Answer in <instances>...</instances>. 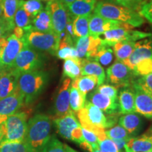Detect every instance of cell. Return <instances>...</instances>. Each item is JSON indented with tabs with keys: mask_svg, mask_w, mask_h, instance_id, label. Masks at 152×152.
Returning a JSON list of instances; mask_svg holds the SVG:
<instances>
[{
	"mask_svg": "<svg viewBox=\"0 0 152 152\" xmlns=\"http://www.w3.org/2000/svg\"><path fill=\"white\" fill-rule=\"evenodd\" d=\"M77 115L82 128L94 132L99 142L107 138L104 130L113 126L117 121L116 115H109L106 117L102 110L87 100L85 106L77 111Z\"/></svg>",
	"mask_w": 152,
	"mask_h": 152,
	"instance_id": "6da1fadb",
	"label": "cell"
},
{
	"mask_svg": "<svg viewBox=\"0 0 152 152\" xmlns=\"http://www.w3.org/2000/svg\"><path fill=\"white\" fill-rule=\"evenodd\" d=\"M48 81V74L39 70L18 73L17 90L23 98L25 103L28 104L33 102L42 92Z\"/></svg>",
	"mask_w": 152,
	"mask_h": 152,
	"instance_id": "7a4b0ae2",
	"label": "cell"
},
{
	"mask_svg": "<svg viewBox=\"0 0 152 152\" xmlns=\"http://www.w3.org/2000/svg\"><path fill=\"white\" fill-rule=\"evenodd\" d=\"M52 129L51 120L45 114H37L28 123L25 141L36 152H39L49 139Z\"/></svg>",
	"mask_w": 152,
	"mask_h": 152,
	"instance_id": "3957f363",
	"label": "cell"
},
{
	"mask_svg": "<svg viewBox=\"0 0 152 152\" xmlns=\"http://www.w3.org/2000/svg\"><path fill=\"white\" fill-rule=\"evenodd\" d=\"M94 13L105 18L129 24L132 27H139L144 23L143 17L134 10L113 3L99 1Z\"/></svg>",
	"mask_w": 152,
	"mask_h": 152,
	"instance_id": "277c9868",
	"label": "cell"
},
{
	"mask_svg": "<svg viewBox=\"0 0 152 152\" xmlns=\"http://www.w3.org/2000/svg\"><path fill=\"white\" fill-rule=\"evenodd\" d=\"M22 40L31 48L56 55L59 47L61 37L54 31L43 33L31 28L26 32Z\"/></svg>",
	"mask_w": 152,
	"mask_h": 152,
	"instance_id": "5b68a950",
	"label": "cell"
},
{
	"mask_svg": "<svg viewBox=\"0 0 152 152\" xmlns=\"http://www.w3.org/2000/svg\"><path fill=\"white\" fill-rule=\"evenodd\" d=\"M27 114L16 112L10 115L1 125L4 136L1 142H18L24 141L27 132Z\"/></svg>",
	"mask_w": 152,
	"mask_h": 152,
	"instance_id": "8992f818",
	"label": "cell"
},
{
	"mask_svg": "<svg viewBox=\"0 0 152 152\" xmlns=\"http://www.w3.org/2000/svg\"><path fill=\"white\" fill-rule=\"evenodd\" d=\"M44 64L42 55L25 45L14 61L13 69L18 73L39 71Z\"/></svg>",
	"mask_w": 152,
	"mask_h": 152,
	"instance_id": "52a82bcc",
	"label": "cell"
},
{
	"mask_svg": "<svg viewBox=\"0 0 152 152\" xmlns=\"http://www.w3.org/2000/svg\"><path fill=\"white\" fill-rule=\"evenodd\" d=\"M151 33H144L137 30H131L124 28H117L108 30L103 34L104 38H101L102 46L113 47L115 43L122 41L137 42L151 36Z\"/></svg>",
	"mask_w": 152,
	"mask_h": 152,
	"instance_id": "ba28073f",
	"label": "cell"
},
{
	"mask_svg": "<svg viewBox=\"0 0 152 152\" xmlns=\"http://www.w3.org/2000/svg\"><path fill=\"white\" fill-rule=\"evenodd\" d=\"M46 9L50 14L53 31L61 37L67 24L68 18L67 9L60 0L48 2Z\"/></svg>",
	"mask_w": 152,
	"mask_h": 152,
	"instance_id": "9c48e42d",
	"label": "cell"
},
{
	"mask_svg": "<svg viewBox=\"0 0 152 152\" xmlns=\"http://www.w3.org/2000/svg\"><path fill=\"white\" fill-rule=\"evenodd\" d=\"M25 45L26 44L22 39H18L14 34L7 37L6 45L0 50L3 70L13 68L15 60Z\"/></svg>",
	"mask_w": 152,
	"mask_h": 152,
	"instance_id": "30bf717a",
	"label": "cell"
},
{
	"mask_svg": "<svg viewBox=\"0 0 152 152\" xmlns=\"http://www.w3.org/2000/svg\"><path fill=\"white\" fill-rule=\"evenodd\" d=\"M107 80L117 87H127L132 79V71L125 64L116 61L106 70Z\"/></svg>",
	"mask_w": 152,
	"mask_h": 152,
	"instance_id": "8fae6325",
	"label": "cell"
},
{
	"mask_svg": "<svg viewBox=\"0 0 152 152\" xmlns=\"http://www.w3.org/2000/svg\"><path fill=\"white\" fill-rule=\"evenodd\" d=\"M132 26L130 25L121 23L116 20H110L104 18L96 14H91L90 23H89V31L90 35L94 37H99L108 30L117 28H124L130 29Z\"/></svg>",
	"mask_w": 152,
	"mask_h": 152,
	"instance_id": "7c38bea8",
	"label": "cell"
},
{
	"mask_svg": "<svg viewBox=\"0 0 152 152\" xmlns=\"http://www.w3.org/2000/svg\"><path fill=\"white\" fill-rule=\"evenodd\" d=\"M75 43L77 58L80 59L93 60L102 46L101 37L92 35L77 38Z\"/></svg>",
	"mask_w": 152,
	"mask_h": 152,
	"instance_id": "4fadbf2b",
	"label": "cell"
},
{
	"mask_svg": "<svg viewBox=\"0 0 152 152\" xmlns=\"http://www.w3.org/2000/svg\"><path fill=\"white\" fill-rule=\"evenodd\" d=\"M71 87V80L66 78L63 81L58 92L55 98L53 112L55 118L61 117L67 114L70 111V90Z\"/></svg>",
	"mask_w": 152,
	"mask_h": 152,
	"instance_id": "5bb4252c",
	"label": "cell"
},
{
	"mask_svg": "<svg viewBox=\"0 0 152 152\" xmlns=\"http://www.w3.org/2000/svg\"><path fill=\"white\" fill-rule=\"evenodd\" d=\"M150 57H152V35L137 41L132 54L123 63L132 71L138 62Z\"/></svg>",
	"mask_w": 152,
	"mask_h": 152,
	"instance_id": "9a60e30c",
	"label": "cell"
},
{
	"mask_svg": "<svg viewBox=\"0 0 152 152\" xmlns=\"http://www.w3.org/2000/svg\"><path fill=\"white\" fill-rule=\"evenodd\" d=\"M23 98L16 90L12 94L0 99V125L3 124L8 117L16 113L23 104Z\"/></svg>",
	"mask_w": 152,
	"mask_h": 152,
	"instance_id": "2e32d148",
	"label": "cell"
},
{
	"mask_svg": "<svg viewBox=\"0 0 152 152\" xmlns=\"http://www.w3.org/2000/svg\"><path fill=\"white\" fill-rule=\"evenodd\" d=\"M135 112L148 119H152V96L132 83Z\"/></svg>",
	"mask_w": 152,
	"mask_h": 152,
	"instance_id": "e0dca14e",
	"label": "cell"
},
{
	"mask_svg": "<svg viewBox=\"0 0 152 152\" xmlns=\"http://www.w3.org/2000/svg\"><path fill=\"white\" fill-rule=\"evenodd\" d=\"M88 101L108 115H115L119 113L118 101L112 99L96 90L89 94Z\"/></svg>",
	"mask_w": 152,
	"mask_h": 152,
	"instance_id": "ac0fdd59",
	"label": "cell"
},
{
	"mask_svg": "<svg viewBox=\"0 0 152 152\" xmlns=\"http://www.w3.org/2000/svg\"><path fill=\"white\" fill-rule=\"evenodd\" d=\"M125 152H147L152 150V125L142 135L131 137L125 146Z\"/></svg>",
	"mask_w": 152,
	"mask_h": 152,
	"instance_id": "d6986e66",
	"label": "cell"
},
{
	"mask_svg": "<svg viewBox=\"0 0 152 152\" xmlns=\"http://www.w3.org/2000/svg\"><path fill=\"white\" fill-rule=\"evenodd\" d=\"M54 123L58 134L62 137L69 140H71V132L73 130L80 126L79 121L72 111H70L67 114L61 117L54 118Z\"/></svg>",
	"mask_w": 152,
	"mask_h": 152,
	"instance_id": "ffe728a7",
	"label": "cell"
},
{
	"mask_svg": "<svg viewBox=\"0 0 152 152\" xmlns=\"http://www.w3.org/2000/svg\"><path fill=\"white\" fill-rule=\"evenodd\" d=\"M18 72L14 69H4L0 73V99L12 94L17 90Z\"/></svg>",
	"mask_w": 152,
	"mask_h": 152,
	"instance_id": "44dd1931",
	"label": "cell"
},
{
	"mask_svg": "<svg viewBox=\"0 0 152 152\" xmlns=\"http://www.w3.org/2000/svg\"><path fill=\"white\" fill-rule=\"evenodd\" d=\"M96 3L97 0H75L66 8L68 14L75 18L92 14Z\"/></svg>",
	"mask_w": 152,
	"mask_h": 152,
	"instance_id": "7402d4cb",
	"label": "cell"
},
{
	"mask_svg": "<svg viewBox=\"0 0 152 152\" xmlns=\"http://www.w3.org/2000/svg\"><path fill=\"white\" fill-rule=\"evenodd\" d=\"M81 75H94L98 78V85L104 83L106 79L104 69L100 64L93 60L83 58L80 64Z\"/></svg>",
	"mask_w": 152,
	"mask_h": 152,
	"instance_id": "603a6c76",
	"label": "cell"
},
{
	"mask_svg": "<svg viewBox=\"0 0 152 152\" xmlns=\"http://www.w3.org/2000/svg\"><path fill=\"white\" fill-rule=\"evenodd\" d=\"M119 125L125 129L130 135H136L142 130L143 121L138 114L128 113L120 117Z\"/></svg>",
	"mask_w": 152,
	"mask_h": 152,
	"instance_id": "cb8c5ba5",
	"label": "cell"
},
{
	"mask_svg": "<svg viewBox=\"0 0 152 152\" xmlns=\"http://www.w3.org/2000/svg\"><path fill=\"white\" fill-rule=\"evenodd\" d=\"M119 113L128 114L135 113L134 92L130 89L123 88L121 91L118 97Z\"/></svg>",
	"mask_w": 152,
	"mask_h": 152,
	"instance_id": "d4e9b609",
	"label": "cell"
},
{
	"mask_svg": "<svg viewBox=\"0 0 152 152\" xmlns=\"http://www.w3.org/2000/svg\"><path fill=\"white\" fill-rule=\"evenodd\" d=\"M32 29L36 31L48 33L53 31L50 14L47 9H43L32 19Z\"/></svg>",
	"mask_w": 152,
	"mask_h": 152,
	"instance_id": "484cf974",
	"label": "cell"
},
{
	"mask_svg": "<svg viewBox=\"0 0 152 152\" xmlns=\"http://www.w3.org/2000/svg\"><path fill=\"white\" fill-rule=\"evenodd\" d=\"M96 85H98V78L94 75L80 76L71 82L72 87L77 89L85 95L94 90Z\"/></svg>",
	"mask_w": 152,
	"mask_h": 152,
	"instance_id": "4316f807",
	"label": "cell"
},
{
	"mask_svg": "<svg viewBox=\"0 0 152 152\" xmlns=\"http://www.w3.org/2000/svg\"><path fill=\"white\" fill-rule=\"evenodd\" d=\"M91 14L73 18V31L75 39H77V38L90 35L89 23H90Z\"/></svg>",
	"mask_w": 152,
	"mask_h": 152,
	"instance_id": "83f0119b",
	"label": "cell"
},
{
	"mask_svg": "<svg viewBox=\"0 0 152 152\" xmlns=\"http://www.w3.org/2000/svg\"><path fill=\"white\" fill-rule=\"evenodd\" d=\"M136 42L122 41L113 45V49L117 61L123 62L128 58L134 51Z\"/></svg>",
	"mask_w": 152,
	"mask_h": 152,
	"instance_id": "f1b7e54d",
	"label": "cell"
},
{
	"mask_svg": "<svg viewBox=\"0 0 152 152\" xmlns=\"http://www.w3.org/2000/svg\"><path fill=\"white\" fill-rule=\"evenodd\" d=\"M80 58H68L65 60L63 68L64 76H66L70 79H75L81 75V64Z\"/></svg>",
	"mask_w": 152,
	"mask_h": 152,
	"instance_id": "f546056e",
	"label": "cell"
},
{
	"mask_svg": "<svg viewBox=\"0 0 152 152\" xmlns=\"http://www.w3.org/2000/svg\"><path fill=\"white\" fill-rule=\"evenodd\" d=\"M0 152H36L26 141L18 142H1Z\"/></svg>",
	"mask_w": 152,
	"mask_h": 152,
	"instance_id": "4dcf8cb0",
	"label": "cell"
},
{
	"mask_svg": "<svg viewBox=\"0 0 152 152\" xmlns=\"http://www.w3.org/2000/svg\"><path fill=\"white\" fill-rule=\"evenodd\" d=\"M86 102V95L83 92L71 87L70 90V108L72 111L77 112L83 109Z\"/></svg>",
	"mask_w": 152,
	"mask_h": 152,
	"instance_id": "1f68e13d",
	"label": "cell"
},
{
	"mask_svg": "<svg viewBox=\"0 0 152 152\" xmlns=\"http://www.w3.org/2000/svg\"><path fill=\"white\" fill-rule=\"evenodd\" d=\"M20 0H1L4 16L7 21L14 24V16L20 5Z\"/></svg>",
	"mask_w": 152,
	"mask_h": 152,
	"instance_id": "d6a6232c",
	"label": "cell"
},
{
	"mask_svg": "<svg viewBox=\"0 0 152 152\" xmlns=\"http://www.w3.org/2000/svg\"><path fill=\"white\" fill-rule=\"evenodd\" d=\"M31 21L32 18L28 16V14L23 9L20 2V5H19L18 10L16 11V14L14 16L15 26H16V27L24 29L27 32L28 30H29L32 28Z\"/></svg>",
	"mask_w": 152,
	"mask_h": 152,
	"instance_id": "836d02e7",
	"label": "cell"
},
{
	"mask_svg": "<svg viewBox=\"0 0 152 152\" xmlns=\"http://www.w3.org/2000/svg\"><path fill=\"white\" fill-rule=\"evenodd\" d=\"M113 59V51L109 47L101 46L93 61L98 62L101 65L109 66Z\"/></svg>",
	"mask_w": 152,
	"mask_h": 152,
	"instance_id": "e575fe53",
	"label": "cell"
},
{
	"mask_svg": "<svg viewBox=\"0 0 152 152\" xmlns=\"http://www.w3.org/2000/svg\"><path fill=\"white\" fill-rule=\"evenodd\" d=\"M20 5L32 19L43 10V4L40 0H21Z\"/></svg>",
	"mask_w": 152,
	"mask_h": 152,
	"instance_id": "d590c367",
	"label": "cell"
},
{
	"mask_svg": "<svg viewBox=\"0 0 152 152\" xmlns=\"http://www.w3.org/2000/svg\"><path fill=\"white\" fill-rule=\"evenodd\" d=\"M134 76H144L152 73V57L140 61L132 70Z\"/></svg>",
	"mask_w": 152,
	"mask_h": 152,
	"instance_id": "8d00e7d4",
	"label": "cell"
},
{
	"mask_svg": "<svg viewBox=\"0 0 152 152\" xmlns=\"http://www.w3.org/2000/svg\"><path fill=\"white\" fill-rule=\"evenodd\" d=\"M39 152H65L64 144L54 135H52Z\"/></svg>",
	"mask_w": 152,
	"mask_h": 152,
	"instance_id": "74e56055",
	"label": "cell"
},
{
	"mask_svg": "<svg viewBox=\"0 0 152 152\" xmlns=\"http://www.w3.org/2000/svg\"><path fill=\"white\" fill-rule=\"evenodd\" d=\"M105 134L106 137L111 140H122L131 137L126 130L121 125H116L110 130L105 131Z\"/></svg>",
	"mask_w": 152,
	"mask_h": 152,
	"instance_id": "f35d334b",
	"label": "cell"
},
{
	"mask_svg": "<svg viewBox=\"0 0 152 152\" xmlns=\"http://www.w3.org/2000/svg\"><path fill=\"white\" fill-rule=\"evenodd\" d=\"M132 83L138 85L144 92L152 96V73L141 76L136 80H132Z\"/></svg>",
	"mask_w": 152,
	"mask_h": 152,
	"instance_id": "ab89813d",
	"label": "cell"
},
{
	"mask_svg": "<svg viewBox=\"0 0 152 152\" xmlns=\"http://www.w3.org/2000/svg\"><path fill=\"white\" fill-rule=\"evenodd\" d=\"M96 90L101 94L105 95L112 99L118 101V89L117 87L110 85H99Z\"/></svg>",
	"mask_w": 152,
	"mask_h": 152,
	"instance_id": "60d3db41",
	"label": "cell"
},
{
	"mask_svg": "<svg viewBox=\"0 0 152 152\" xmlns=\"http://www.w3.org/2000/svg\"><path fill=\"white\" fill-rule=\"evenodd\" d=\"M99 148L101 152H119L115 142L109 138L99 142Z\"/></svg>",
	"mask_w": 152,
	"mask_h": 152,
	"instance_id": "b9f144b4",
	"label": "cell"
},
{
	"mask_svg": "<svg viewBox=\"0 0 152 152\" xmlns=\"http://www.w3.org/2000/svg\"><path fill=\"white\" fill-rule=\"evenodd\" d=\"M82 132L85 140L92 145V149L99 147V140L94 132L83 128H82Z\"/></svg>",
	"mask_w": 152,
	"mask_h": 152,
	"instance_id": "7bdbcfd3",
	"label": "cell"
},
{
	"mask_svg": "<svg viewBox=\"0 0 152 152\" xmlns=\"http://www.w3.org/2000/svg\"><path fill=\"white\" fill-rule=\"evenodd\" d=\"M15 24L7 21L4 17L0 18V38L6 37L8 33L14 30Z\"/></svg>",
	"mask_w": 152,
	"mask_h": 152,
	"instance_id": "ee69618b",
	"label": "cell"
},
{
	"mask_svg": "<svg viewBox=\"0 0 152 152\" xmlns=\"http://www.w3.org/2000/svg\"><path fill=\"white\" fill-rule=\"evenodd\" d=\"M140 14L152 24V0L142 5Z\"/></svg>",
	"mask_w": 152,
	"mask_h": 152,
	"instance_id": "f6af8a7d",
	"label": "cell"
},
{
	"mask_svg": "<svg viewBox=\"0 0 152 152\" xmlns=\"http://www.w3.org/2000/svg\"><path fill=\"white\" fill-rule=\"evenodd\" d=\"M143 0H115V2L123 7L134 10L141 4Z\"/></svg>",
	"mask_w": 152,
	"mask_h": 152,
	"instance_id": "bcb514c9",
	"label": "cell"
},
{
	"mask_svg": "<svg viewBox=\"0 0 152 152\" xmlns=\"http://www.w3.org/2000/svg\"><path fill=\"white\" fill-rule=\"evenodd\" d=\"M71 140L75 142L77 144H80L81 142L85 141L83 135V132H82V127H77L73 130L71 132Z\"/></svg>",
	"mask_w": 152,
	"mask_h": 152,
	"instance_id": "7dc6e473",
	"label": "cell"
},
{
	"mask_svg": "<svg viewBox=\"0 0 152 152\" xmlns=\"http://www.w3.org/2000/svg\"><path fill=\"white\" fill-rule=\"evenodd\" d=\"M129 139H122V140H112L115 142V145H116L118 150L119 152H125V146Z\"/></svg>",
	"mask_w": 152,
	"mask_h": 152,
	"instance_id": "c3c4849f",
	"label": "cell"
},
{
	"mask_svg": "<svg viewBox=\"0 0 152 152\" xmlns=\"http://www.w3.org/2000/svg\"><path fill=\"white\" fill-rule=\"evenodd\" d=\"M26 33V30L24 29H22V28L15 27L14 29V35L19 39H22L23 38Z\"/></svg>",
	"mask_w": 152,
	"mask_h": 152,
	"instance_id": "681fc988",
	"label": "cell"
},
{
	"mask_svg": "<svg viewBox=\"0 0 152 152\" xmlns=\"http://www.w3.org/2000/svg\"><path fill=\"white\" fill-rule=\"evenodd\" d=\"M80 147L82 148V149L86 150V151H89V152H92V151H93L92 145H91L90 144H89L88 142H87L86 141L81 142V143L80 144Z\"/></svg>",
	"mask_w": 152,
	"mask_h": 152,
	"instance_id": "f907efd6",
	"label": "cell"
},
{
	"mask_svg": "<svg viewBox=\"0 0 152 152\" xmlns=\"http://www.w3.org/2000/svg\"><path fill=\"white\" fill-rule=\"evenodd\" d=\"M61 1L63 4H64L65 7H68V5L71 4L72 2H73L74 1H75V0H60Z\"/></svg>",
	"mask_w": 152,
	"mask_h": 152,
	"instance_id": "816d5d0a",
	"label": "cell"
},
{
	"mask_svg": "<svg viewBox=\"0 0 152 152\" xmlns=\"http://www.w3.org/2000/svg\"><path fill=\"white\" fill-rule=\"evenodd\" d=\"M64 149H65V152H77L75 150L72 149L71 147H68L67 144H64Z\"/></svg>",
	"mask_w": 152,
	"mask_h": 152,
	"instance_id": "f5cc1de1",
	"label": "cell"
},
{
	"mask_svg": "<svg viewBox=\"0 0 152 152\" xmlns=\"http://www.w3.org/2000/svg\"><path fill=\"white\" fill-rule=\"evenodd\" d=\"M3 136H4L3 130H2V128H1V125H0V144H1V141H2Z\"/></svg>",
	"mask_w": 152,
	"mask_h": 152,
	"instance_id": "db71d44e",
	"label": "cell"
},
{
	"mask_svg": "<svg viewBox=\"0 0 152 152\" xmlns=\"http://www.w3.org/2000/svg\"><path fill=\"white\" fill-rule=\"evenodd\" d=\"M3 16H4L3 9H2V7H1V0H0V18H1V17H3Z\"/></svg>",
	"mask_w": 152,
	"mask_h": 152,
	"instance_id": "11a10c76",
	"label": "cell"
},
{
	"mask_svg": "<svg viewBox=\"0 0 152 152\" xmlns=\"http://www.w3.org/2000/svg\"><path fill=\"white\" fill-rule=\"evenodd\" d=\"M3 71V66L2 64H1V56H0V73Z\"/></svg>",
	"mask_w": 152,
	"mask_h": 152,
	"instance_id": "9f6ffc18",
	"label": "cell"
},
{
	"mask_svg": "<svg viewBox=\"0 0 152 152\" xmlns=\"http://www.w3.org/2000/svg\"><path fill=\"white\" fill-rule=\"evenodd\" d=\"M92 152H101L99 148L97 147V148H94V149H93V151Z\"/></svg>",
	"mask_w": 152,
	"mask_h": 152,
	"instance_id": "6f0895ef",
	"label": "cell"
},
{
	"mask_svg": "<svg viewBox=\"0 0 152 152\" xmlns=\"http://www.w3.org/2000/svg\"><path fill=\"white\" fill-rule=\"evenodd\" d=\"M106 1V2H114V1H115V0H103V1Z\"/></svg>",
	"mask_w": 152,
	"mask_h": 152,
	"instance_id": "680465c9",
	"label": "cell"
},
{
	"mask_svg": "<svg viewBox=\"0 0 152 152\" xmlns=\"http://www.w3.org/2000/svg\"><path fill=\"white\" fill-rule=\"evenodd\" d=\"M40 1H47V2H50V1H55V0H40Z\"/></svg>",
	"mask_w": 152,
	"mask_h": 152,
	"instance_id": "91938a15",
	"label": "cell"
},
{
	"mask_svg": "<svg viewBox=\"0 0 152 152\" xmlns=\"http://www.w3.org/2000/svg\"><path fill=\"white\" fill-rule=\"evenodd\" d=\"M147 152H152V150H151V151H147Z\"/></svg>",
	"mask_w": 152,
	"mask_h": 152,
	"instance_id": "94428289",
	"label": "cell"
}]
</instances>
